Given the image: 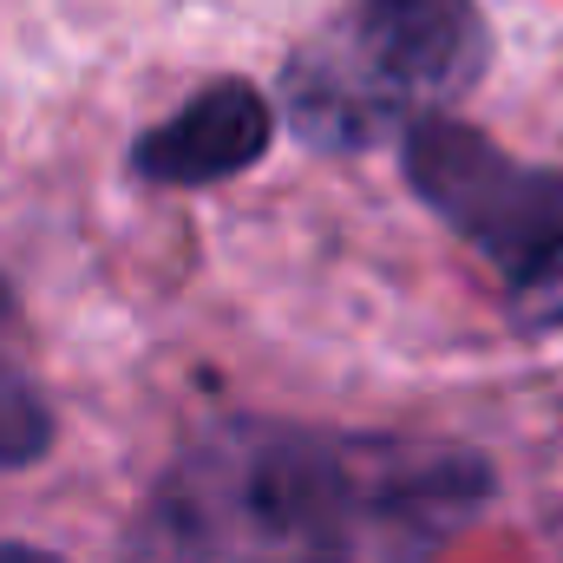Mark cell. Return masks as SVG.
Here are the masks:
<instances>
[{
    "instance_id": "cell-1",
    "label": "cell",
    "mask_w": 563,
    "mask_h": 563,
    "mask_svg": "<svg viewBox=\"0 0 563 563\" xmlns=\"http://www.w3.org/2000/svg\"><path fill=\"white\" fill-rule=\"evenodd\" d=\"M485 498L472 452L236 426L184 452L125 538V563H230L263 551H354L387 531H445Z\"/></svg>"
},
{
    "instance_id": "cell-2",
    "label": "cell",
    "mask_w": 563,
    "mask_h": 563,
    "mask_svg": "<svg viewBox=\"0 0 563 563\" xmlns=\"http://www.w3.org/2000/svg\"><path fill=\"white\" fill-rule=\"evenodd\" d=\"M485 26L472 0H354V13L288 66V125L308 144H374L472 92Z\"/></svg>"
},
{
    "instance_id": "cell-3",
    "label": "cell",
    "mask_w": 563,
    "mask_h": 563,
    "mask_svg": "<svg viewBox=\"0 0 563 563\" xmlns=\"http://www.w3.org/2000/svg\"><path fill=\"white\" fill-rule=\"evenodd\" d=\"M400 164L426 210L452 223L459 243H472L505 282L525 288L563 256V170L518 164L445 112L407 125Z\"/></svg>"
},
{
    "instance_id": "cell-4",
    "label": "cell",
    "mask_w": 563,
    "mask_h": 563,
    "mask_svg": "<svg viewBox=\"0 0 563 563\" xmlns=\"http://www.w3.org/2000/svg\"><path fill=\"white\" fill-rule=\"evenodd\" d=\"M269 139H276L269 99L243 79H217L190 106H177L164 125H151L132 144V164L151 184H217L250 170L269 151Z\"/></svg>"
},
{
    "instance_id": "cell-5",
    "label": "cell",
    "mask_w": 563,
    "mask_h": 563,
    "mask_svg": "<svg viewBox=\"0 0 563 563\" xmlns=\"http://www.w3.org/2000/svg\"><path fill=\"white\" fill-rule=\"evenodd\" d=\"M46 445H53V413L33 394V380L20 374V361H7L0 347V465H33Z\"/></svg>"
},
{
    "instance_id": "cell-6",
    "label": "cell",
    "mask_w": 563,
    "mask_h": 563,
    "mask_svg": "<svg viewBox=\"0 0 563 563\" xmlns=\"http://www.w3.org/2000/svg\"><path fill=\"white\" fill-rule=\"evenodd\" d=\"M0 563H59V558L40 551V544H0Z\"/></svg>"
},
{
    "instance_id": "cell-7",
    "label": "cell",
    "mask_w": 563,
    "mask_h": 563,
    "mask_svg": "<svg viewBox=\"0 0 563 563\" xmlns=\"http://www.w3.org/2000/svg\"><path fill=\"white\" fill-rule=\"evenodd\" d=\"M282 563H328V558H282Z\"/></svg>"
},
{
    "instance_id": "cell-8",
    "label": "cell",
    "mask_w": 563,
    "mask_h": 563,
    "mask_svg": "<svg viewBox=\"0 0 563 563\" xmlns=\"http://www.w3.org/2000/svg\"><path fill=\"white\" fill-rule=\"evenodd\" d=\"M0 314H7V301H0Z\"/></svg>"
}]
</instances>
